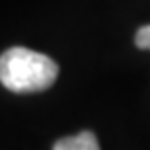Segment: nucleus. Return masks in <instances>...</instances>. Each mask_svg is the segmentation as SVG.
<instances>
[{"mask_svg":"<svg viewBox=\"0 0 150 150\" xmlns=\"http://www.w3.org/2000/svg\"><path fill=\"white\" fill-rule=\"evenodd\" d=\"M59 76V64L51 57L12 47L0 55V84L16 94H35L49 90Z\"/></svg>","mask_w":150,"mask_h":150,"instance_id":"1","label":"nucleus"},{"mask_svg":"<svg viewBox=\"0 0 150 150\" xmlns=\"http://www.w3.org/2000/svg\"><path fill=\"white\" fill-rule=\"evenodd\" d=\"M53 150H100V144H98V139L94 133L82 131L78 134L57 140L53 144Z\"/></svg>","mask_w":150,"mask_h":150,"instance_id":"2","label":"nucleus"},{"mask_svg":"<svg viewBox=\"0 0 150 150\" xmlns=\"http://www.w3.org/2000/svg\"><path fill=\"white\" fill-rule=\"evenodd\" d=\"M134 43L139 49H148L150 51V25H144L137 31V37H134Z\"/></svg>","mask_w":150,"mask_h":150,"instance_id":"3","label":"nucleus"}]
</instances>
